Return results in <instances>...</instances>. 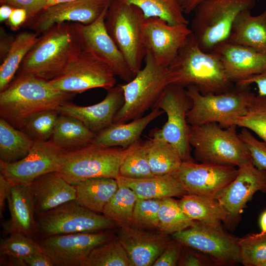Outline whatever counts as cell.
Instances as JSON below:
<instances>
[{
    "label": "cell",
    "instance_id": "obj_1",
    "mask_svg": "<svg viewBox=\"0 0 266 266\" xmlns=\"http://www.w3.org/2000/svg\"><path fill=\"white\" fill-rule=\"evenodd\" d=\"M75 95L59 91L49 81L33 75H16L0 92V116L21 130L33 115L43 110H57Z\"/></svg>",
    "mask_w": 266,
    "mask_h": 266
},
{
    "label": "cell",
    "instance_id": "obj_2",
    "mask_svg": "<svg viewBox=\"0 0 266 266\" xmlns=\"http://www.w3.org/2000/svg\"><path fill=\"white\" fill-rule=\"evenodd\" d=\"M168 67L170 84L193 86L203 94L223 93L235 85L219 55L202 50L192 33Z\"/></svg>",
    "mask_w": 266,
    "mask_h": 266
},
{
    "label": "cell",
    "instance_id": "obj_3",
    "mask_svg": "<svg viewBox=\"0 0 266 266\" xmlns=\"http://www.w3.org/2000/svg\"><path fill=\"white\" fill-rule=\"evenodd\" d=\"M81 50L74 24H56L39 37L22 62L16 75H31L51 80Z\"/></svg>",
    "mask_w": 266,
    "mask_h": 266
},
{
    "label": "cell",
    "instance_id": "obj_4",
    "mask_svg": "<svg viewBox=\"0 0 266 266\" xmlns=\"http://www.w3.org/2000/svg\"><path fill=\"white\" fill-rule=\"evenodd\" d=\"M139 140L127 148L107 147L91 143L65 153L58 172L75 186L82 180L94 177L116 179L120 166L126 156L139 144Z\"/></svg>",
    "mask_w": 266,
    "mask_h": 266
},
{
    "label": "cell",
    "instance_id": "obj_5",
    "mask_svg": "<svg viewBox=\"0 0 266 266\" xmlns=\"http://www.w3.org/2000/svg\"><path fill=\"white\" fill-rule=\"evenodd\" d=\"M236 125L224 128L215 123L190 126L189 142L200 163L238 167L252 162Z\"/></svg>",
    "mask_w": 266,
    "mask_h": 266
},
{
    "label": "cell",
    "instance_id": "obj_6",
    "mask_svg": "<svg viewBox=\"0 0 266 266\" xmlns=\"http://www.w3.org/2000/svg\"><path fill=\"white\" fill-rule=\"evenodd\" d=\"M192 100V107L187 114L190 126L215 123L227 128L236 125L237 118L244 115L256 95L250 86L236 85L229 91L218 94H203L193 86L186 88Z\"/></svg>",
    "mask_w": 266,
    "mask_h": 266
},
{
    "label": "cell",
    "instance_id": "obj_7",
    "mask_svg": "<svg viewBox=\"0 0 266 266\" xmlns=\"http://www.w3.org/2000/svg\"><path fill=\"white\" fill-rule=\"evenodd\" d=\"M256 0H204L195 8L191 23L192 34L206 52L228 40L233 22L244 10H252Z\"/></svg>",
    "mask_w": 266,
    "mask_h": 266
},
{
    "label": "cell",
    "instance_id": "obj_8",
    "mask_svg": "<svg viewBox=\"0 0 266 266\" xmlns=\"http://www.w3.org/2000/svg\"><path fill=\"white\" fill-rule=\"evenodd\" d=\"M145 66L133 79L121 84L125 101L113 123H126L144 116L153 109L166 88L170 84L168 67L158 64L146 51Z\"/></svg>",
    "mask_w": 266,
    "mask_h": 266
},
{
    "label": "cell",
    "instance_id": "obj_9",
    "mask_svg": "<svg viewBox=\"0 0 266 266\" xmlns=\"http://www.w3.org/2000/svg\"><path fill=\"white\" fill-rule=\"evenodd\" d=\"M135 5L111 0L105 18L106 30L135 76L146 55L142 31L145 19Z\"/></svg>",
    "mask_w": 266,
    "mask_h": 266
},
{
    "label": "cell",
    "instance_id": "obj_10",
    "mask_svg": "<svg viewBox=\"0 0 266 266\" xmlns=\"http://www.w3.org/2000/svg\"><path fill=\"white\" fill-rule=\"evenodd\" d=\"M191 107L192 100L186 89L170 84L166 88L153 108L163 110L167 115V121L161 129L153 133L152 136L169 143L182 161H195L191 155L190 125L187 120V114Z\"/></svg>",
    "mask_w": 266,
    "mask_h": 266
},
{
    "label": "cell",
    "instance_id": "obj_11",
    "mask_svg": "<svg viewBox=\"0 0 266 266\" xmlns=\"http://www.w3.org/2000/svg\"><path fill=\"white\" fill-rule=\"evenodd\" d=\"M37 233L42 238L59 234L95 232L113 228L116 224L104 215L72 200L49 211L35 214Z\"/></svg>",
    "mask_w": 266,
    "mask_h": 266
},
{
    "label": "cell",
    "instance_id": "obj_12",
    "mask_svg": "<svg viewBox=\"0 0 266 266\" xmlns=\"http://www.w3.org/2000/svg\"><path fill=\"white\" fill-rule=\"evenodd\" d=\"M116 76L108 65L82 50L49 82L59 91L76 94L96 88L107 90L116 85Z\"/></svg>",
    "mask_w": 266,
    "mask_h": 266
},
{
    "label": "cell",
    "instance_id": "obj_13",
    "mask_svg": "<svg viewBox=\"0 0 266 266\" xmlns=\"http://www.w3.org/2000/svg\"><path fill=\"white\" fill-rule=\"evenodd\" d=\"M184 246L208 256L215 265L240 263L239 238L216 227L195 221L189 228L171 234Z\"/></svg>",
    "mask_w": 266,
    "mask_h": 266
},
{
    "label": "cell",
    "instance_id": "obj_14",
    "mask_svg": "<svg viewBox=\"0 0 266 266\" xmlns=\"http://www.w3.org/2000/svg\"><path fill=\"white\" fill-rule=\"evenodd\" d=\"M66 151L50 139L35 141L21 159L11 163L0 161V174L12 185L29 186L43 174L58 172Z\"/></svg>",
    "mask_w": 266,
    "mask_h": 266
},
{
    "label": "cell",
    "instance_id": "obj_15",
    "mask_svg": "<svg viewBox=\"0 0 266 266\" xmlns=\"http://www.w3.org/2000/svg\"><path fill=\"white\" fill-rule=\"evenodd\" d=\"M235 166L183 161L172 175L187 194L218 200L237 174Z\"/></svg>",
    "mask_w": 266,
    "mask_h": 266
},
{
    "label": "cell",
    "instance_id": "obj_16",
    "mask_svg": "<svg viewBox=\"0 0 266 266\" xmlns=\"http://www.w3.org/2000/svg\"><path fill=\"white\" fill-rule=\"evenodd\" d=\"M108 6L91 24L73 23L76 36L82 50L106 64L116 76L129 82L134 75L105 27L104 21Z\"/></svg>",
    "mask_w": 266,
    "mask_h": 266
},
{
    "label": "cell",
    "instance_id": "obj_17",
    "mask_svg": "<svg viewBox=\"0 0 266 266\" xmlns=\"http://www.w3.org/2000/svg\"><path fill=\"white\" fill-rule=\"evenodd\" d=\"M104 231L55 235L37 242L55 266H83L94 249L113 238L111 233Z\"/></svg>",
    "mask_w": 266,
    "mask_h": 266
},
{
    "label": "cell",
    "instance_id": "obj_18",
    "mask_svg": "<svg viewBox=\"0 0 266 266\" xmlns=\"http://www.w3.org/2000/svg\"><path fill=\"white\" fill-rule=\"evenodd\" d=\"M192 33L188 24L171 25L160 18L149 17L144 20L142 36L146 51L158 64L168 67Z\"/></svg>",
    "mask_w": 266,
    "mask_h": 266
},
{
    "label": "cell",
    "instance_id": "obj_19",
    "mask_svg": "<svg viewBox=\"0 0 266 266\" xmlns=\"http://www.w3.org/2000/svg\"><path fill=\"white\" fill-rule=\"evenodd\" d=\"M111 0H74L50 6L28 20L23 26L43 33L58 24L74 22L89 24L109 5Z\"/></svg>",
    "mask_w": 266,
    "mask_h": 266
},
{
    "label": "cell",
    "instance_id": "obj_20",
    "mask_svg": "<svg viewBox=\"0 0 266 266\" xmlns=\"http://www.w3.org/2000/svg\"><path fill=\"white\" fill-rule=\"evenodd\" d=\"M237 169L235 178L218 200L228 213V223L236 220L256 192L266 193V170L257 168L253 162Z\"/></svg>",
    "mask_w": 266,
    "mask_h": 266
},
{
    "label": "cell",
    "instance_id": "obj_21",
    "mask_svg": "<svg viewBox=\"0 0 266 266\" xmlns=\"http://www.w3.org/2000/svg\"><path fill=\"white\" fill-rule=\"evenodd\" d=\"M168 235L130 226L121 228L117 238L127 252L131 266H151L171 239Z\"/></svg>",
    "mask_w": 266,
    "mask_h": 266
},
{
    "label": "cell",
    "instance_id": "obj_22",
    "mask_svg": "<svg viewBox=\"0 0 266 266\" xmlns=\"http://www.w3.org/2000/svg\"><path fill=\"white\" fill-rule=\"evenodd\" d=\"M107 91L105 98L95 104L82 106L66 101L57 110L60 114L78 119L96 133L113 123L116 113L125 101L121 84H116Z\"/></svg>",
    "mask_w": 266,
    "mask_h": 266
},
{
    "label": "cell",
    "instance_id": "obj_23",
    "mask_svg": "<svg viewBox=\"0 0 266 266\" xmlns=\"http://www.w3.org/2000/svg\"><path fill=\"white\" fill-rule=\"evenodd\" d=\"M213 51L219 55L229 78L234 84L266 70V53L227 41Z\"/></svg>",
    "mask_w": 266,
    "mask_h": 266
},
{
    "label": "cell",
    "instance_id": "obj_24",
    "mask_svg": "<svg viewBox=\"0 0 266 266\" xmlns=\"http://www.w3.org/2000/svg\"><path fill=\"white\" fill-rule=\"evenodd\" d=\"M10 218L4 233L19 232L32 237L37 233L34 200L29 186L12 185L7 199Z\"/></svg>",
    "mask_w": 266,
    "mask_h": 266
},
{
    "label": "cell",
    "instance_id": "obj_25",
    "mask_svg": "<svg viewBox=\"0 0 266 266\" xmlns=\"http://www.w3.org/2000/svg\"><path fill=\"white\" fill-rule=\"evenodd\" d=\"M35 206V214L43 213L75 200V186L57 171L43 174L29 185Z\"/></svg>",
    "mask_w": 266,
    "mask_h": 266
},
{
    "label": "cell",
    "instance_id": "obj_26",
    "mask_svg": "<svg viewBox=\"0 0 266 266\" xmlns=\"http://www.w3.org/2000/svg\"><path fill=\"white\" fill-rule=\"evenodd\" d=\"M164 111L154 108L151 111L129 123H113L96 133L92 143L107 147L127 148L140 140L143 131Z\"/></svg>",
    "mask_w": 266,
    "mask_h": 266
},
{
    "label": "cell",
    "instance_id": "obj_27",
    "mask_svg": "<svg viewBox=\"0 0 266 266\" xmlns=\"http://www.w3.org/2000/svg\"><path fill=\"white\" fill-rule=\"evenodd\" d=\"M227 41L266 53V8L257 16L251 15V10L241 11Z\"/></svg>",
    "mask_w": 266,
    "mask_h": 266
},
{
    "label": "cell",
    "instance_id": "obj_28",
    "mask_svg": "<svg viewBox=\"0 0 266 266\" xmlns=\"http://www.w3.org/2000/svg\"><path fill=\"white\" fill-rule=\"evenodd\" d=\"M118 184L131 189L138 198L163 199L182 197L187 194L180 183L171 174L154 175L152 177L133 179L119 176Z\"/></svg>",
    "mask_w": 266,
    "mask_h": 266
},
{
    "label": "cell",
    "instance_id": "obj_29",
    "mask_svg": "<svg viewBox=\"0 0 266 266\" xmlns=\"http://www.w3.org/2000/svg\"><path fill=\"white\" fill-rule=\"evenodd\" d=\"M75 200L83 207L98 213L103 209L118 188L116 179L94 177L80 181L75 185Z\"/></svg>",
    "mask_w": 266,
    "mask_h": 266
},
{
    "label": "cell",
    "instance_id": "obj_30",
    "mask_svg": "<svg viewBox=\"0 0 266 266\" xmlns=\"http://www.w3.org/2000/svg\"><path fill=\"white\" fill-rule=\"evenodd\" d=\"M185 214L192 220L219 227L226 222L228 213L218 200L187 194L178 200Z\"/></svg>",
    "mask_w": 266,
    "mask_h": 266
},
{
    "label": "cell",
    "instance_id": "obj_31",
    "mask_svg": "<svg viewBox=\"0 0 266 266\" xmlns=\"http://www.w3.org/2000/svg\"><path fill=\"white\" fill-rule=\"evenodd\" d=\"M96 134L78 119L60 114L50 140L60 147L69 150L91 143Z\"/></svg>",
    "mask_w": 266,
    "mask_h": 266
},
{
    "label": "cell",
    "instance_id": "obj_32",
    "mask_svg": "<svg viewBox=\"0 0 266 266\" xmlns=\"http://www.w3.org/2000/svg\"><path fill=\"white\" fill-rule=\"evenodd\" d=\"M34 32H22L17 34L10 45L0 67V92L14 79L26 55L39 39Z\"/></svg>",
    "mask_w": 266,
    "mask_h": 266
},
{
    "label": "cell",
    "instance_id": "obj_33",
    "mask_svg": "<svg viewBox=\"0 0 266 266\" xmlns=\"http://www.w3.org/2000/svg\"><path fill=\"white\" fill-rule=\"evenodd\" d=\"M34 142L23 131L0 118V161L11 163L21 159Z\"/></svg>",
    "mask_w": 266,
    "mask_h": 266
},
{
    "label": "cell",
    "instance_id": "obj_34",
    "mask_svg": "<svg viewBox=\"0 0 266 266\" xmlns=\"http://www.w3.org/2000/svg\"><path fill=\"white\" fill-rule=\"evenodd\" d=\"M144 144L154 175L172 174L183 162L173 147L162 139L152 136Z\"/></svg>",
    "mask_w": 266,
    "mask_h": 266
},
{
    "label": "cell",
    "instance_id": "obj_35",
    "mask_svg": "<svg viewBox=\"0 0 266 266\" xmlns=\"http://www.w3.org/2000/svg\"><path fill=\"white\" fill-rule=\"evenodd\" d=\"M42 251L37 241L21 233H11L0 239V260L6 258L8 266H26L27 258Z\"/></svg>",
    "mask_w": 266,
    "mask_h": 266
},
{
    "label": "cell",
    "instance_id": "obj_36",
    "mask_svg": "<svg viewBox=\"0 0 266 266\" xmlns=\"http://www.w3.org/2000/svg\"><path fill=\"white\" fill-rule=\"evenodd\" d=\"M137 199V196L131 189L118 184L117 190L105 206L102 214L120 228L131 226Z\"/></svg>",
    "mask_w": 266,
    "mask_h": 266
},
{
    "label": "cell",
    "instance_id": "obj_37",
    "mask_svg": "<svg viewBox=\"0 0 266 266\" xmlns=\"http://www.w3.org/2000/svg\"><path fill=\"white\" fill-rule=\"evenodd\" d=\"M135 5L143 12L146 18H160L171 25L188 24L179 0H120Z\"/></svg>",
    "mask_w": 266,
    "mask_h": 266
},
{
    "label": "cell",
    "instance_id": "obj_38",
    "mask_svg": "<svg viewBox=\"0 0 266 266\" xmlns=\"http://www.w3.org/2000/svg\"><path fill=\"white\" fill-rule=\"evenodd\" d=\"M158 218L159 231L167 234L183 231L195 222L185 214L178 200L173 198L161 200Z\"/></svg>",
    "mask_w": 266,
    "mask_h": 266
},
{
    "label": "cell",
    "instance_id": "obj_39",
    "mask_svg": "<svg viewBox=\"0 0 266 266\" xmlns=\"http://www.w3.org/2000/svg\"><path fill=\"white\" fill-rule=\"evenodd\" d=\"M83 266H131V263L118 238H113L94 249Z\"/></svg>",
    "mask_w": 266,
    "mask_h": 266
},
{
    "label": "cell",
    "instance_id": "obj_40",
    "mask_svg": "<svg viewBox=\"0 0 266 266\" xmlns=\"http://www.w3.org/2000/svg\"><path fill=\"white\" fill-rule=\"evenodd\" d=\"M59 115L55 109L40 111L30 117L21 130L34 141L48 140L52 135Z\"/></svg>",
    "mask_w": 266,
    "mask_h": 266
},
{
    "label": "cell",
    "instance_id": "obj_41",
    "mask_svg": "<svg viewBox=\"0 0 266 266\" xmlns=\"http://www.w3.org/2000/svg\"><path fill=\"white\" fill-rule=\"evenodd\" d=\"M235 124L253 131L266 142V95H255L246 113L237 118Z\"/></svg>",
    "mask_w": 266,
    "mask_h": 266
},
{
    "label": "cell",
    "instance_id": "obj_42",
    "mask_svg": "<svg viewBox=\"0 0 266 266\" xmlns=\"http://www.w3.org/2000/svg\"><path fill=\"white\" fill-rule=\"evenodd\" d=\"M119 176L133 179L154 176L151 170L144 141H141L138 146L124 159L120 166Z\"/></svg>",
    "mask_w": 266,
    "mask_h": 266
},
{
    "label": "cell",
    "instance_id": "obj_43",
    "mask_svg": "<svg viewBox=\"0 0 266 266\" xmlns=\"http://www.w3.org/2000/svg\"><path fill=\"white\" fill-rule=\"evenodd\" d=\"M240 263L261 266L266 260V233L249 234L239 238Z\"/></svg>",
    "mask_w": 266,
    "mask_h": 266
},
{
    "label": "cell",
    "instance_id": "obj_44",
    "mask_svg": "<svg viewBox=\"0 0 266 266\" xmlns=\"http://www.w3.org/2000/svg\"><path fill=\"white\" fill-rule=\"evenodd\" d=\"M161 200L138 198L133 211L131 226L145 230L159 231L158 211Z\"/></svg>",
    "mask_w": 266,
    "mask_h": 266
},
{
    "label": "cell",
    "instance_id": "obj_45",
    "mask_svg": "<svg viewBox=\"0 0 266 266\" xmlns=\"http://www.w3.org/2000/svg\"><path fill=\"white\" fill-rule=\"evenodd\" d=\"M238 134L249 150L254 165L259 169L266 170V142L258 140L245 128Z\"/></svg>",
    "mask_w": 266,
    "mask_h": 266
},
{
    "label": "cell",
    "instance_id": "obj_46",
    "mask_svg": "<svg viewBox=\"0 0 266 266\" xmlns=\"http://www.w3.org/2000/svg\"><path fill=\"white\" fill-rule=\"evenodd\" d=\"M183 247L180 242L172 238L152 266H177Z\"/></svg>",
    "mask_w": 266,
    "mask_h": 266
},
{
    "label": "cell",
    "instance_id": "obj_47",
    "mask_svg": "<svg viewBox=\"0 0 266 266\" xmlns=\"http://www.w3.org/2000/svg\"><path fill=\"white\" fill-rule=\"evenodd\" d=\"M215 265L205 254L191 247L184 246L178 265L179 266H210Z\"/></svg>",
    "mask_w": 266,
    "mask_h": 266
},
{
    "label": "cell",
    "instance_id": "obj_48",
    "mask_svg": "<svg viewBox=\"0 0 266 266\" xmlns=\"http://www.w3.org/2000/svg\"><path fill=\"white\" fill-rule=\"evenodd\" d=\"M46 0H0V2L1 5L6 4L13 8H20L26 10L28 14V20L36 15L45 8Z\"/></svg>",
    "mask_w": 266,
    "mask_h": 266
},
{
    "label": "cell",
    "instance_id": "obj_49",
    "mask_svg": "<svg viewBox=\"0 0 266 266\" xmlns=\"http://www.w3.org/2000/svg\"><path fill=\"white\" fill-rule=\"evenodd\" d=\"M252 84L256 85L258 95H266V70L256 75L251 76L238 81L234 84L241 87L250 86Z\"/></svg>",
    "mask_w": 266,
    "mask_h": 266
},
{
    "label": "cell",
    "instance_id": "obj_50",
    "mask_svg": "<svg viewBox=\"0 0 266 266\" xmlns=\"http://www.w3.org/2000/svg\"><path fill=\"white\" fill-rule=\"evenodd\" d=\"M27 19L26 10L20 8H13L7 22L10 28L15 31L23 26Z\"/></svg>",
    "mask_w": 266,
    "mask_h": 266
},
{
    "label": "cell",
    "instance_id": "obj_51",
    "mask_svg": "<svg viewBox=\"0 0 266 266\" xmlns=\"http://www.w3.org/2000/svg\"><path fill=\"white\" fill-rule=\"evenodd\" d=\"M25 263L28 266H53L54 264L50 258L43 251L35 253L25 260Z\"/></svg>",
    "mask_w": 266,
    "mask_h": 266
},
{
    "label": "cell",
    "instance_id": "obj_52",
    "mask_svg": "<svg viewBox=\"0 0 266 266\" xmlns=\"http://www.w3.org/2000/svg\"><path fill=\"white\" fill-rule=\"evenodd\" d=\"M12 184L0 174V216L2 217L5 201L7 200Z\"/></svg>",
    "mask_w": 266,
    "mask_h": 266
},
{
    "label": "cell",
    "instance_id": "obj_53",
    "mask_svg": "<svg viewBox=\"0 0 266 266\" xmlns=\"http://www.w3.org/2000/svg\"><path fill=\"white\" fill-rule=\"evenodd\" d=\"M13 7L6 4L1 5L0 7V22H3L4 21H7L13 10Z\"/></svg>",
    "mask_w": 266,
    "mask_h": 266
},
{
    "label": "cell",
    "instance_id": "obj_54",
    "mask_svg": "<svg viewBox=\"0 0 266 266\" xmlns=\"http://www.w3.org/2000/svg\"><path fill=\"white\" fill-rule=\"evenodd\" d=\"M204 0H188L183 6L185 14L193 12L196 6Z\"/></svg>",
    "mask_w": 266,
    "mask_h": 266
},
{
    "label": "cell",
    "instance_id": "obj_55",
    "mask_svg": "<svg viewBox=\"0 0 266 266\" xmlns=\"http://www.w3.org/2000/svg\"><path fill=\"white\" fill-rule=\"evenodd\" d=\"M259 222L261 232L266 233V210L261 214Z\"/></svg>",
    "mask_w": 266,
    "mask_h": 266
},
{
    "label": "cell",
    "instance_id": "obj_56",
    "mask_svg": "<svg viewBox=\"0 0 266 266\" xmlns=\"http://www.w3.org/2000/svg\"><path fill=\"white\" fill-rule=\"evenodd\" d=\"M73 0H47L45 7L44 8L48 7L50 6L57 4L58 3L68 2V1H73Z\"/></svg>",
    "mask_w": 266,
    "mask_h": 266
},
{
    "label": "cell",
    "instance_id": "obj_57",
    "mask_svg": "<svg viewBox=\"0 0 266 266\" xmlns=\"http://www.w3.org/2000/svg\"><path fill=\"white\" fill-rule=\"evenodd\" d=\"M181 2L182 5V7L183 6V5L188 0H179Z\"/></svg>",
    "mask_w": 266,
    "mask_h": 266
},
{
    "label": "cell",
    "instance_id": "obj_58",
    "mask_svg": "<svg viewBox=\"0 0 266 266\" xmlns=\"http://www.w3.org/2000/svg\"><path fill=\"white\" fill-rule=\"evenodd\" d=\"M261 266H266V260L262 263Z\"/></svg>",
    "mask_w": 266,
    "mask_h": 266
}]
</instances>
